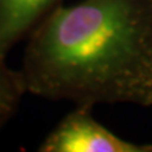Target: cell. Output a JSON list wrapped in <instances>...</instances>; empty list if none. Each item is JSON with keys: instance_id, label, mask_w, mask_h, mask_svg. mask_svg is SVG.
<instances>
[{"instance_id": "7a4b0ae2", "label": "cell", "mask_w": 152, "mask_h": 152, "mask_svg": "<svg viewBox=\"0 0 152 152\" xmlns=\"http://www.w3.org/2000/svg\"><path fill=\"white\" fill-rule=\"evenodd\" d=\"M90 107L76 105L38 147L41 152H152V145L134 143L114 134L94 119Z\"/></svg>"}, {"instance_id": "277c9868", "label": "cell", "mask_w": 152, "mask_h": 152, "mask_svg": "<svg viewBox=\"0 0 152 152\" xmlns=\"http://www.w3.org/2000/svg\"><path fill=\"white\" fill-rule=\"evenodd\" d=\"M26 93L22 71L10 69L5 64V58H0V129L15 114Z\"/></svg>"}, {"instance_id": "6da1fadb", "label": "cell", "mask_w": 152, "mask_h": 152, "mask_svg": "<svg viewBox=\"0 0 152 152\" xmlns=\"http://www.w3.org/2000/svg\"><path fill=\"white\" fill-rule=\"evenodd\" d=\"M20 71L37 96L152 107V0L60 5L28 37Z\"/></svg>"}, {"instance_id": "3957f363", "label": "cell", "mask_w": 152, "mask_h": 152, "mask_svg": "<svg viewBox=\"0 0 152 152\" xmlns=\"http://www.w3.org/2000/svg\"><path fill=\"white\" fill-rule=\"evenodd\" d=\"M62 0H0V58L14 45L28 39Z\"/></svg>"}]
</instances>
